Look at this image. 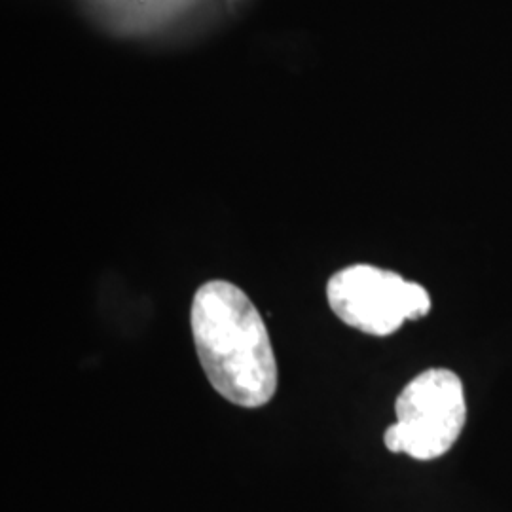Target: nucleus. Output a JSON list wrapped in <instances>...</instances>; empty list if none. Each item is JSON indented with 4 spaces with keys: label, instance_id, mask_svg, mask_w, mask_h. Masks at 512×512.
Wrapping results in <instances>:
<instances>
[{
    "label": "nucleus",
    "instance_id": "nucleus-1",
    "mask_svg": "<svg viewBox=\"0 0 512 512\" xmlns=\"http://www.w3.org/2000/svg\"><path fill=\"white\" fill-rule=\"evenodd\" d=\"M192 334L203 372L220 397L241 408L270 403L277 361L255 304L228 281H209L192 302Z\"/></svg>",
    "mask_w": 512,
    "mask_h": 512
},
{
    "label": "nucleus",
    "instance_id": "nucleus-2",
    "mask_svg": "<svg viewBox=\"0 0 512 512\" xmlns=\"http://www.w3.org/2000/svg\"><path fill=\"white\" fill-rule=\"evenodd\" d=\"M397 421L385 429L393 454L431 461L454 448L467 421L463 382L448 368H429L404 387L395 403Z\"/></svg>",
    "mask_w": 512,
    "mask_h": 512
},
{
    "label": "nucleus",
    "instance_id": "nucleus-3",
    "mask_svg": "<svg viewBox=\"0 0 512 512\" xmlns=\"http://www.w3.org/2000/svg\"><path fill=\"white\" fill-rule=\"evenodd\" d=\"M327 298L342 323L370 336H389L406 321L431 311V296L421 285L370 264L348 266L332 275Z\"/></svg>",
    "mask_w": 512,
    "mask_h": 512
}]
</instances>
